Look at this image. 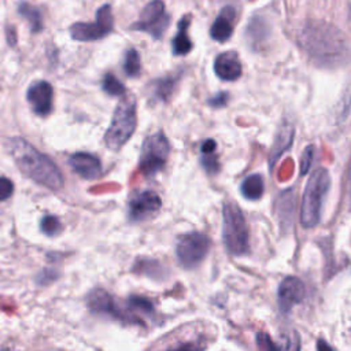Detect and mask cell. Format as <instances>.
I'll return each instance as SVG.
<instances>
[{"mask_svg":"<svg viewBox=\"0 0 351 351\" xmlns=\"http://www.w3.org/2000/svg\"><path fill=\"white\" fill-rule=\"evenodd\" d=\"M317 351H333V350H332V347L325 340L319 339L317 341Z\"/></svg>","mask_w":351,"mask_h":351,"instance_id":"d6a6232c","label":"cell"},{"mask_svg":"<svg viewBox=\"0 0 351 351\" xmlns=\"http://www.w3.org/2000/svg\"><path fill=\"white\" fill-rule=\"evenodd\" d=\"M8 149L19 170L34 182L59 191L63 188V176L55 162L36 149L30 143L21 137L8 141Z\"/></svg>","mask_w":351,"mask_h":351,"instance_id":"7a4b0ae2","label":"cell"},{"mask_svg":"<svg viewBox=\"0 0 351 351\" xmlns=\"http://www.w3.org/2000/svg\"><path fill=\"white\" fill-rule=\"evenodd\" d=\"M206 347V335L193 326H184L159 340L151 351H204Z\"/></svg>","mask_w":351,"mask_h":351,"instance_id":"ba28073f","label":"cell"},{"mask_svg":"<svg viewBox=\"0 0 351 351\" xmlns=\"http://www.w3.org/2000/svg\"><path fill=\"white\" fill-rule=\"evenodd\" d=\"M191 23V15H185L180 19L177 26V36L173 38V53L174 55H186L192 51V40L188 34V27Z\"/></svg>","mask_w":351,"mask_h":351,"instance_id":"ffe728a7","label":"cell"},{"mask_svg":"<svg viewBox=\"0 0 351 351\" xmlns=\"http://www.w3.org/2000/svg\"><path fill=\"white\" fill-rule=\"evenodd\" d=\"M217 149V144L214 140H206L203 144H202V154H208V152H215Z\"/></svg>","mask_w":351,"mask_h":351,"instance_id":"1f68e13d","label":"cell"},{"mask_svg":"<svg viewBox=\"0 0 351 351\" xmlns=\"http://www.w3.org/2000/svg\"><path fill=\"white\" fill-rule=\"evenodd\" d=\"M123 70L128 77H138L141 71V62L140 55L134 48H130L125 52L123 58Z\"/></svg>","mask_w":351,"mask_h":351,"instance_id":"cb8c5ba5","label":"cell"},{"mask_svg":"<svg viewBox=\"0 0 351 351\" xmlns=\"http://www.w3.org/2000/svg\"><path fill=\"white\" fill-rule=\"evenodd\" d=\"M222 239L229 254L234 256L250 252V233L243 211L234 202H225L222 208Z\"/></svg>","mask_w":351,"mask_h":351,"instance_id":"3957f363","label":"cell"},{"mask_svg":"<svg viewBox=\"0 0 351 351\" xmlns=\"http://www.w3.org/2000/svg\"><path fill=\"white\" fill-rule=\"evenodd\" d=\"M298 43L318 66H341L348 60V38L332 23L307 21L298 33Z\"/></svg>","mask_w":351,"mask_h":351,"instance_id":"6da1fadb","label":"cell"},{"mask_svg":"<svg viewBox=\"0 0 351 351\" xmlns=\"http://www.w3.org/2000/svg\"><path fill=\"white\" fill-rule=\"evenodd\" d=\"M103 90L110 96H123L125 95V86L123 84L111 73L106 74L101 82Z\"/></svg>","mask_w":351,"mask_h":351,"instance_id":"d4e9b609","label":"cell"},{"mask_svg":"<svg viewBox=\"0 0 351 351\" xmlns=\"http://www.w3.org/2000/svg\"><path fill=\"white\" fill-rule=\"evenodd\" d=\"M40 226L43 233H45L47 236H56L62 230V223L55 215H45L41 219Z\"/></svg>","mask_w":351,"mask_h":351,"instance_id":"4316f807","label":"cell"},{"mask_svg":"<svg viewBox=\"0 0 351 351\" xmlns=\"http://www.w3.org/2000/svg\"><path fill=\"white\" fill-rule=\"evenodd\" d=\"M18 11L29 22L32 32L37 33L43 29V16H41V12L37 7H34L32 4H27V3H22L19 5Z\"/></svg>","mask_w":351,"mask_h":351,"instance_id":"603a6c76","label":"cell"},{"mask_svg":"<svg viewBox=\"0 0 351 351\" xmlns=\"http://www.w3.org/2000/svg\"><path fill=\"white\" fill-rule=\"evenodd\" d=\"M169 154L170 144L165 133L156 132L149 134L141 145L138 170L147 177L155 176L165 167Z\"/></svg>","mask_w":351,"mask_h":351,"instance_id":"8992f818","label":"cell"},{"mask_svg":"<svg viewBox=\"0 0 351 351\" xmlns=\"http://www.w3.org/2000/svg\"><path fill=\"white\" fill-rule=\"evenodd\" d=\"M14 192V184L5 177H0V202L8 199Z\"/></svg>","mask_w":351,"mask_h":351,"instance_id":"f546056e","label":"cell"},{"mask_svg":"<svg viewBox=\"0 0 351 351\" xmlns=\"http://www.w3.org/2000/svg\"><path fill=\"white\" fill-rule=\"evenodd\" d=\"M86 304L89 307V310L92 313L96 314H106L111 318L123 321V322H129V324H141L143 321L137 317H134L133 314L125 313L118 303L115 302V299L108 295L104 289H95L89 293Z\"/></svg>","mask_w":351,"mask_h":351,"instance_id":"8fae6325","label":"cell"},{"mask_svg":"<svg viewBox=\"0 0 351 351\" xmlns=\"http://www.w3.org/2000/svg\"><path fill=\"white\" fill-rule=\"evenodd\" d=\"M234 18H236L234 8L230 5L223 7L210 27L211 38L218 43L228 41L233 33Z\"/></svg>","mask_w":351,"mask_h":351,"instance_id":"ac0fdd59","label":"cell"},{"mask_svg":"<svg viewBox=\"0 0 351 351\" xmlns=\"http://www.w3.org/2000/svg\"><path fill=\"white\" fill-rule=\"evenodd\" d=\"M128 307L134 313H144V314H151L154 311V304L149 299L144 296H137L133 295L128 299Z\"/></svg>","mask_w":351,"mask_h":351,"instance_id":"484cf974","label":"cell"},{"mask_svg":"<svg viewBox=\"0 0 351 351\" xmlns=\"http://www.w3.org/2000/svg\"><path fill=\"white\" fill-rule=\"evenodd\" d=\"M306 289L304 284L302 280L293 276L285 277L277 292V300H278V307L282 314H288L296 304H300L304 299Z\"/></svg>","mask_w":351,"mask_h":351,"instance_id":"4fadbf2b","label":"cell"},{"mask_svg":"<svg viewBox=\"0 0 351 351\" xmlns=\"http://www.w3.org/2000/svg\"><path fill=\"white\" fill-rule=\"evenodd\" d=\"M314 158V145H308L304 148L300 159V174H306L313 163Z\"/></svg>","mask_w":351,"mask_h":351,"instance_id":"83f0119b","label":"cell"},{"mask_svg":"<svg viewBox=\"0 0 351 351\" xmlns=\"http://www.w3.org/2000/svg\"><path fill=\"white\" fill-rule=\"evenodd\" d=\"M202 163H203L204 169L207 170V173H210V174L218 171V169H219V165H218V160H217V156H215L214 152L203 154Z\"/></svg>","mask_w":351,"mask_h":351,"instance_id":"f1b7e54d","label":"cell"},{"mask_svg":"<svg viewBox=\"0 0 351 351\" xmlns=\"http://www.w3.org/2000/svg\"><path fill=\"white\" fill-rule=\"evenodd\" d=\"M208 250V237L199 232H191L178 237L176 245V255L182 267L193 269L206 258Z\"/></svg>","mask_w":351,"mask_h":351,"instance_id":"52a82bcc","label":"cell"},{"mask_svg":"<svg viewBox=\"0 0 351 351\" xmlns=\"http://www.w3.org/2000/svg\"><path fill=\"white\" fill-rule=\"evenodd\" d=\"M228 100H229V95L226 92H219L215 96L208 99V104L214 108H219V107H223L228 103Z\"/></svg>","mask_w":351,"mask_h":351,"instance_id":"4dcf8cb0","label":"cell"},{"mask_svg":"<svg viewBox=\"0 0 351 351\" xmlns=\"http://www.w3.org/2000/svg\"><path fill=\"white\" fill-rule=\"evenodd\" d=\"M27 101L32 110L40 115L47 117L52 111L53 104V88L47 81H36L33 82L26 93Z\"/></svg>","mask_w":351,"mask_h":351,"instance_id":"5bb4252c","label":"cell"},{"mask_svg":"<svg viewBox=\"0 0 351 351\" xmlns=\"http://www.w3.org/2000/svg\"><path fill=\"white\" fill-rule=\"evenodd\" d=\"M214 73L218 78L223 81L237 80L243 73V67L237 53L234 51L219 53L214 60Z\"/></svg>","mask_w":351,"mask_h":351,"instance_id":"2e32d148","label":"cell"},{"mask_svg":"<svg viewBox=\"0 0 351 351\" xmlns=\"http://www.w3.org/2000/svg\"><path fill=\"white\" fill-rule=\"evenodd\" d=\"M69 163L74 173L85 180H96L101 174V163L92 154L77 152L70 156Z\"/></svg>","mask_w":351,"mask_h":351,"instance_id":"e0dca14e","label":"cell"},{"mask_svg":"<svg viewBox=\"0 0 351 351\" xmlns=\"http://www.w3.org/2000/svg\"><path fill=\"white\" fill-rule=\"evenodd\" d=\"M293 134H295L293 125L284 121L282 125L280 126L277 134H276L274 144H273V148L270 151V156H269L270 167H273V165L278 160V158L284 154V151L291 147V144L293 141Z\"/></svg>","mask_w":351,"mask_h":351,"instance_id":"d6986e66","label":"cell"},{"mask_svg":"<svg viewBox=\"0 0 351 351\" xmlns=\"http://www.w3.org/2000/svg\"><path fill=\"white\" fill-rule=\"evenodd\" d=\"M162 207V199L156 192L143 191L134 193L128 203L130 222H143L152 218Z\"/></svg>","mask_w":351,"mask_h":351,"instance_id":"7c38bea8","label":"cell"},{"mask_svg":"<svg viewBox=\"0 0 351 351\" xmlns=\"http://www.w3.org/2000/svg\"><path fill=\"white\" fill-rule=\"evenodd\" d=\"M330 186V177L325 167H319L310 176L302 200L300 222L304 228H314L321 219V210Z\"/></svg>","mask_w":351,"mask_h":351,"instance_id":"5b68a950","label":"cell"},{"mask_svg":"<svg viewBox=\"0 0 351 351\" xmlns=\"http://www.w3.org/2000/svg\"><path fill=\"white\" fill-rule=\"evenodd\" d=\"M137 126V104L133 96H125L118 103L111 123L104 134V143L108 149H121L132 137Z\"/></svg>","mask_w":351,"mask_h":351,"instance_id":"277c9868","label":"cell"},{"mask_svg":"<svg viewBox=\"0 0 351 351\" xmlns=\"http://www.w3.org/2000/svg\"><path fill=\"white\" fill-rule=\"evenodd\" d=\"M256 344L261 351H300V339L298 332L284 333L278 340H273L267 333H258Z\"/></svg>","mask_w":351,"mask_h":351,"instance_id":"9a60e30c","label":"cell"},{"mask_svg":"<svg viewBox=\"0 0 351 351\" xmlns=\"http://www.w3.org/2000/svg\"><path fill=\"white\" fill-rule=\"evenodd\" d=\"M265 184L261 174H251L241 182L240 192L247 200H259L263 195Z\"/></svg>","mask_w":351,"mask_h":351,"instance_id":"7402d4cb","label":"cell"},{"mask_svg":"<svg viewBox=\"0 0 351 351\" xmlns=\"http://www.w3.org/2000/svg\"><path fill=\"white\" fill-rule=\"evenodd\" d=\"M114 27V18L110 4H104L96 11L95 23L77 22L70 26V34L77 41H95L108 36Z\"/></svg>","mask_w":351,"mask_h":351,"instance_id":"9c48e42d","label":"cell"},{"mask_svg":"<svg viewBox=\"0 0 351 351\" xmlns=\"http://www.w3.org/2000/svg\"><path fill=\"white\" fill-rule=\"evenodd\" d=\"M170 23V16L165 11L162 0H151L140 12V18L132 25L133 30L148 33L159 40Z\"/></svg>","mask_w":351,"mask_h":351,"instance_id":"30bf717a","label":"cell"},{"mask_svg":"<svg viewBox=\"0 0 351 351\" xmlns=\"http://www.w3.org/2000/svg\"><path fill=\"white\" fill-rule=\"evenodd\" d=\"M178 80H180L178 75H166V77L152 81L151 88H149L151 96L155 100H160V101L169 100L176 90Z\"/></svg>","mask_w":351,"mask_h":351,"instance_id":"44dd1931","label":"cell"}]
</instances>
